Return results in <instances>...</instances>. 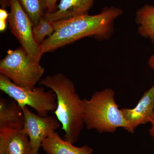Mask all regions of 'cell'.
Wrapping results in <instances>:
<instances>
[{
  "instance_id": "obj_20",
  "label": "cell",
  "mask_w": 154,
  "mask_h": 154,
  "mask_svg": "<svg viewBox=\"0 0 154 154\" xmlns=\"http://www.w3.org/2000/svg\"><path fill=\"white\" fill-rule=\"evenodd\" d=\"M148 64L149 66L154 71V54L151 56L149 59Z\"/></svg>"
},
{
  "instance_id": "obj_21",
  "label": "cell",
  "mask_w": 154,
  "mask_h": 154,
  "mask_svg": "<svg viewBox=\"0 0 154 154\" xmlns=\"http://www.w3.org/2000/svg\"><path fill=\"white\" fill-rule=\"evenodd\" d=\"M152 119H154V111L153 114L152 116Z\"/></svg>"
},
{
  "instance_id": "obj_5",
  "label": "cell",
  "mask_w": 154,
  "mask_h": 154,
  "mask_svg": "<svg viewBox=\"0 0 154 154\" xmlns=\"http://www.w3.org/2000/svg\"><path fill=\"white\" fill-rule=\"evenodd\" d=\"M0 90L22 108L29 106L41 116H47L56 109V96L52 90L45 91L41 87L32 89L21 88L2 74H0Z\"/></svg>"
},
{
  "instance_id": "obj_18",
  "label": "cell",
  "mask_w": 154,
  "mask_h": 154,
  "mask_svg": "<svg viewBox=\"0 0 154 154\" xmlns=\"http://www.w3.org/2000/svg\"><path fill=\"white\" fill-rule=\"evenodd\" d=\"M150 123L151 124V127L149 129V134L152 138L154 141V119H152L150 122Z\"/></svg>"
},
{
  "instance_id": "obj_8",
  "label": "cell",
  "mask_w": 154,
  "mask_h": 154,
  "mask_svg": "<svg viewBox=\"0 0 154 154\" xmlns=\"http://www.w3.org/2000/svg\"><path fill=\"white\" fill-rule=\"evenodd\" d=\"M121 110L128 125L130 133H134L139 125L150 122L154 111V84L144 93L134 108Z\"/></svg>"
},
{
  "instance_id": "obj_16",
  "label": "cell",
  "mask_w": 154,
  "mask_h": 154,
  "mask_svg": "<svg viewBox=\"0 0 154 154\" xmlns=\"http://www.w3.org/2000/svg\"><path fill=\"white\" fill-rule=\"evenodd\" d=\"M9 14H8L5 9H0V30L1 32L5 31L6 28V21L8 18Z\"/></svg>"
},
{
  "instance_id": "obj_2",
  "label": "cell",
  "mask_w": 154,
  "mask_h": 154,
  "mask_svg": "<svg viewBox=\"0 0 154 154\" xmlns=\"http://www.w3.org/2000/svg\"><path fill=\"white\" fill-rule=\"evenodd\" d=\"M40 84L55 94L57 107L53 113L65 133L64 140L75 143L85 124L83 99L77 94L74 83L63 74L59 73L45 77Z\"/></svg>"
},
{
  "instance_id": "obj_22",
  "label": "cell",
  "mask_w": 154,
  "mask_h": 154,
  "mask_svg": "<svg viewBox=\"0 0 154 154\" xmlns=\"http://www.w3.org/2000/svg\"><path fill=\"white\" fill-rule=\"evenodd\" d=\"M0 154H4V153L2 152H0Z\"/></svg>"
},
{
  "instance_id": "obj_4",
  "label": "cell",
  "mask_w": 154,
  "mask_h": 154,
  "mask_svg": "<svg viewBox=\"0 0 154 154\" xmlns=\"http://www.w3.org/2000/svg\"><path fill=\"white\" fill-rule=\"evenodd\" d=\"M39 62L33 58L22 47L9 49L0 61V73L21 88L32 89L44 74Z\"/></svg>"
},
{
  "instance_id": "obj_10",
  "label": "cell",
  "mask_w": 154,
  "mask_h": 154,
  "mask_svg": "<svg viewBox=\"0 0 154 154\" xmlns=\"http://www.w3.org/2000/svg\"><path fill=\"white\" fill-rule=\"evenodd\" d=\"M95 0H60L51 13L46 12L43 17L52 22L62 21L88 14Z\"/></svg>"
},
{
  "instance_id": "obj_6",
  "label": "cell",
  "mask_w": 154,
  "mask_h": 154,
  "mask_svg": "<svg viewBox=\"0 0 154 154\" xmlns=\"http://www.w3.org/2000/svg\"><path fill=\"white\" fill-rule=\"evenodd\" d=\"M10 7L8 21L11 32L29 55L40 62L43 53L41 45L37 43L33 37V25L28 14L19 0H10Z\"/></svg>"
},
{
  "instance_id": "obj_13",
  "label": "cell",
  "mask_w": 154,
  "mask_h": 154,
  "mask_svg": "<svg viewBox=\"0 0 154 154\" xmlns=\"http://www.w3.org/2000/svg\"><path fill=\"white\" fill-rule=\"evenodd\" d=\"M135 20L139 33L154 43V6L146 5L140 8L136 13Z\"/></svg>"
},
{
  "instance_id": "obj_9",
  "label": "cell",
  "mask_w": 154,
  "mask_h": 154,
  "mask_svg": "<svg viewBox=\"0 0 154 154\" xmlns=\"http://www.w3.org/2000/svg\"><path fill=\"white\" fill-rule=\"evenodd\" d=\"M25 116L22 107L17 102L0 100V136L21 131L24 127Z\"/></svg>"
},
{
  "instance_id": "obj_3",
  "label": "cell",
  "mask_w": 154,
  "mask_h": 154,
  "mask_svg": "<svg viewBox=\"0 0 154 154\" xmlns=\"http://www.w3.org/2000/svg\"><path fill=\"white\" fill-rule=\"evenodd\" d=\"M115 92L109 88L95 92L90 99H83L84 124L87 129L113 133L118 128L129 131L121 109L115 100Z\"/></svg>"
},
{
  "instance_id": "obj_11",
  "label": "cell",
  "mask_w": 154,
  "mask_h": 154,
  "mask_svg": "<svg viewBox=\"0 0 154 154\" xmlns=\"http://www.w3.org/2000/svg\"><path fill=\"white\" fill-rule=\"evenodd\" d=\"M73 144L54 131L43 141L41 147L47 154H94L93 149L89 146L76 147Z\"/></svg>"
},
{
  "instance_id": "obj_7",
  "label": "cell",
  "mask_w": 154,
  "mask_h": 154,
  "mask_svg": "<svg viewBox=\"0 0 154 154\" xmlns=\"http://www.w3.org/2000/svg\"><path fill=\"white\" fill-rule=\"evenodd\" d=\"M22 108L25 123L21 131L28 136L33 154H38L43 141L61 125L55 116H41L31 112L28 107Z\"/></svg>"
},
{
  "instance_id": "obj_19",
  "label": "cell",
  "mask_w": 154,
  "mask_h": 154,
  "mask_svg": "<svg viewBox=\"0 0 154 154\" xmlns=\"http://www.w3.org/2000/svg\"><path fill=\"white\" fill-rule=\"evenodd\" d=\"M0 4L2 8L5 9L8 7H10V0H0Z\"/></svg>"
},
{
  "instance_id": "obj_23",
  "label": "cell",
  "mask_w": 154,
  "mask_h": 154,
  "mask_svg": "<svg viewBox=\"0 0 154 154\" xmlns=\"http://www.w3.org/2000/svg\"></svg>"
},
{
  "instance_id": "obj_12",
  "label": "cell",
  "mask_w": 154,
  "mask_h": 154,
  "mask_svg": "<svg viewBox=\"0 0 154 154\" xmlns=\"http://www.w3.org/2000/svg\"><path fill=\"white\" fill-rule=\"evenodd\" d=\"M0 152L5 154H33L28 136L21 131L0 136Z\"/></svg>"
},
{
  "instance_id": "obj_15",
  "label": "cell",
  "mask_w": 154,
  "mask_h": 154,
  "mask_svg": "<svg viewBox=\"0 0 154 154\" xmlns=\"http://www.w3.org/2000/svg\"><path fill=\"white\" fill-rule=\"evenodd\" d=\"M54 31L53 22L44 17H42L36 25L33 26V34L35 41L41 45L46 37L51 36Z\"/></svg>"
},
{
  "instance_id": "obj_14",
  "label": "cell",
  "mask_w": 154,
  "mask_h": 154,
  "mask_svg": "<svg viewBox=\"0 0 154 154\" xmlns=\"http://www.w3.org/2000/svg\"><path fill=\"white\" fill-rule=\"evenodd\" d=\"M32 24L36 25L45 14L46 0H19Z\"/></svg>"
},
{
  "instance_id": "obj_17",
  "label": "cell",
  "mask_w": 154,
  "mask_h": 154,
  "mask_svg": "<svg viewBox=\"0 0 154 154\" xmlns=\"http://www.w3.org/2000/svg\"><path fill=\"white\" fill-rule=\"evenodd\" d=\"M57 0H46V10L48 13H51L55 11Z\"/></svg>"
},
{
  "instance_id": "obj_1",
  "label": "cell",
  "mask_w": 154,
  "mask_h": 154,
  "mask_svg": "<svg viewBox=\"0 0 154 154\" xmlns=\"http://www.w3.org/2000/svg\"><path fill=\"white\" fill-rule=\"evenodd\" d=\"M122 14L121 9L106 7L96 15L86 14L53 22L54 32L41 44L42 52L54 51L85 37L108 39L113 33L114 21Z\"/></svg>"
}]
</instances>
